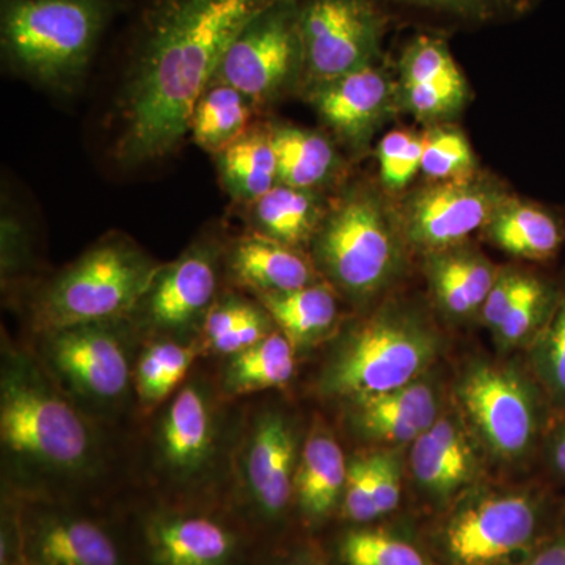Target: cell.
I'll return each instance as SVG.
<instances>
[{"label":"cell","mask_w":565,"mask_h":565,"mask_svg":"<svg viewBox=\"0 0 565 565\" xmlns=\"http://www.w3.org/2000/svg\"><path fill=\"white\" fill-rule=\"evenodd\" d=\"M280 0H145L114 104L111 156L125 169L169 158L245 25Z\"/></svg>","instance_id":"cell-1"},{"label":"cell","mask_w":565,"mask_h":565,"mask_svg":"<svg viewBox=\"0 0 565 565\" xmlns=\"http://www.w3.org/2000/svg\"><path fill=\"white\" fill-rule=\"evenodd\" d=\"M0 440L25 484H71L98 467L90 424L39 364L11 348L0 374Z\"/></svg>","instance_id":"cell-2"},{"label":"cell","mask_w":565,"mask_h":565,"mask_svg":"<svg viewBox=\"0 0 565 565\" xmlns=\"http://www.w3.org/2000/svg\"><path fill=\"white\" fill-rule=\"evenodd\" d=\"M385 193L366 181L345 182L308 247L322 280L356 308L385 297L407 267L411 247Z\"/></svg>","instance_id":"cell-3"},{"label":"cell","mask_w":565,"mask_h":565,"mask_svg":"<svg viewBox=\"0 0 565 565\" xmlns=\"http://www.w3.org/2000/svg\"><path fill=\"white\" fill-rule=\"evenodd\" d=\"M445 348L444 332L422 305L384 299L338 334L319 393L349 403L401 388L429 374Z\"/></svg>","instance_id":"cell-4"},{"label":"cell","mask_w":565,"mask_h":565,"mask_svg":"<svg viewBox=\"0 0 565 565\" xmlns=\"http://www.w3.org/2000/svg\"><path fill=\"white\" fill-rule=\"evenodd\" d=\"M117 0H2L0 43L10 68L70 95L87 76Z\"/></svg>","instance_id":"cell-5"},{"label":"cell","mask_w":565,"mask_h":565,"mask_svg":"<svg viewBox=\"0 0 565 565\" xmlns=\"http://www.w3.org/2000/svg\"><path fill=\"white\" fill-rule=\"evenodd\" d=\"M565 516L544 487H475L438 531L449 565H523Z\"/></svg>","instance_id":"cell-6"},{"label":"cell","mask_w":565,"mask_h":565,"mask_svg":"<svg viewBox=\"0 0 565 565\" xmlns=\"http://www.w3.org/2000/svg\"><path fill=\"white\" fill-rule=\"evenodd\" d=\"M452 397L476 444L497 462L523 465L544 448L555 411L527 364L468 360Z\"/></svg>","instance_id":"cell-7"},{"label":"cell","mask_w":565,"mask_h":565,"mask_svg":"<svg viewBox=\"0 0 565 565\" xmlns=\"http://www.w3.org/2000/svg\"><path fill=\"white\" fill-rule=\"evenodd\" d=\"M161 264L132 237L110 233L58 270L33 297L39 332L129 318Z\"/></svg>","instance_id":"cell-8"},{"label":"cell","mask_w":565,"mask_h":565,"mask_svg":"<svg viewBox=\"0 0 565 565\" xmlns=\"http://www.w3.org/2000/svg\"><path fill=\"white\" fill-rule=\"evenodd\" d=\"M300 0H280L253 18L223 55L212 81L243 92L259 110L300 95L305 55Z\"/></svg>","instance_id":"cell-9"},{"label":"cell","mask_w":565,"mask_h":565,"mask_svg":"<svg viewBox=\"0 0 565 565\" xmlns=\"http://www.w3.org/2000/svg\"><path fill=\"white\" fill-rule=\"evenodd\" d=\"M129 326L125 318L41 333L47 371L77 399L93 407H115L134 384Z\"/></svg>","instance_id":"cell-10"},{"label":"cell","mask_w":565,"mask_h":565,"mask_svg":"<svg viewBox=\"0 0 565 565\" xmlns=\"http://www.w3.org/2000/svg\"><path fill=\"white\" fill-rule=\"evenodd\" d=\"M392 20L379 0H300L302 90L381 63Z\"/></svg>","instance_id":"cell-11"},{"label":"cell","mask_w":565,"mask_h":565,"mask_svg":"<svg viewBox=\"0 0 565 565\" xmlns=\"http://www.w3.org/2000/svg\"><path fill=\"white\" fill-rule=\"evenodd\" d=\"M512 193L493 174L475 172L449 181H427L397 206L411 250H444L467 243Z\"/></svg>","instance_id":"cell-12"},{"label":"cell","mask_w":565,"mask_h":565,"mask_svg":"<svg viewBox=\"0 0 565 565\" xmlns=\"http://www.w3.org/2000/svg\"><path fill=\"white\" fill-rule=\"evenodd\" d=\"M223 253L225 247L207 236L189 245L174 262L161 264L129 316L134 326L166 340L202 334L206 316L218 297Z\"/></svg>","instance_id":"cell-13"},{"label":"cell","mask_w":565,"mask_h":565,"mask_svg":"<svg viewBox=\"0 0 565 565\" xmlns=\"http://www.w3.org/2000/svg\"><path fill=\"white\" fill-rule=\"evenodd\" d=\"M14 520L21 565H131L120 535L98 516L28 498Z\"/></svg>","instance_id":"cell-14"},{"label":"cell","mask_w":565,"mask_h":565,"mask_svg":"<svg viewBox=\"0 0 565 565\" xmlns=\"http://www.w3.org/2000/svg\"><path fill=\"white\" fill-rule=\"evenodd\" d=\"M300 96L338 143L355 156L401 111L396 76L382 63L303 88Z\"/></svg>","instance_id":"cell-15"},{"label":"cell","mask_w":565,"mask_h":565,"mask_svg":"<svg viewBox=\"0 0 565 565\" xmlns=\"http://www.w3.org/2000/svg\"><path fill=\"white\" fill-rule=\"evenodd\" d=\"M300 451L296 424L285 412L267 408L255 416L241 452V484L245 503L264 525L285 522L291 511Z\"/></svg>","instance_id":"cell-16"},{"label":"cell","mask_w":565,"mask_h":565,"mask_svg":"<svg viewBox=\"0 0 565 565\" xmlns=\"http://www.w3.org/2000/svg\"><path fill=\"white\" fill-rule=\"evenodd\" d=\"M221 411L210 386L189 382L167 405L156 430V459L174 484H196L221 449Z\"/></svg>","instance_id":"cell-17"},{"label":"cell","mask_w":565,"mask_h":565,"mask_svg":"<svg viewBox=\"0 0 565 565\" xmlns=\"http://www.w3.org/2000/svg\"><path fill=\"white\" fill-rule=\"evenodd\" d=\"M147 565H245L247 541L239 527L207 512L158 509L141 520Z\"/></svg>","instance_id":"cell-18"},{"label":"cell","mask_w":565,"mask_h":565,"mask_svg":"<svg viewBox=\"0 0 565 565\" xmlns=\"http://www.w3.org/2000/svg\"><path fill=\"white\" fill-rule=\"evenodd\" d=\"M396 79L401 111L423 125L451 121L471 98L470 85L448 43L429 33L407 41L397 61Z\"/></svg>","instance_id":"cell-19"},{"label":"cell","mask_w":565,"mask_h":565,"mask_svg":"<svg viewBox=\"0 0 565 565\" xmlns=\"http://www.w3.org/2000/svg\"><path fill=\"white\" fill-rule=\"evenodd\" d=\"M408 448L416 489L434 504L456 503L481 478L482 449L455 407L445 408Z\"/></svg>","instance_id":"cell-20"},{"label":"cell","mask_w":565,"mask_h":565,"mask_svg":"<svg viewBox=\"0 0 565 565\" xmlns=\"http://www.w3.org/2000/svg\"><path fill=\"white\" fill-rule=\"evenodd\" d=\"M445 412L444 393L433 379L424 377L401 388L349 401L352 433L379 448L414 444Z\"/></svg>","instance_id":"cell-21"},{"label":"cell","mask_w":565,"mask_h":565,"mask_svg":"<svg viewBox=\"0 0 565 565\" xmlns=\"http://www.w3.org/2000/svg\"><path fill=\"white\" fill-rule=\"evenodd\" d=\"M423 259L424 275L438 313L452 323L479 318L500 267L468 241L427 253Z\"/></svg>","instance_id":"cell-22"},{"label":"cell","mask_w":565,"mask_h":565,"mask_svg":"<svg viewBox=\"0 0 565 565\" xmlns=\"http://www.w3.org/2000/svg\"><path fill=\"white\" fill-rule=\"evenodd\" d=\"M230 280L258 294L288 292L321 281L310 253L247 233L225 245Z\"/></svg>","instance_id":"cell-23"},{"label":"cell","mask_w":565,"mask_h":565,"mask_svg":"<svg viewBox=\"0 0 565 565\" xmlns=\"http://www.w3.org/2000/svg\"><path fill=\"white\" fill-rule=\"evenodd\" d=\"M267 122L280 184L321 193L343 188L348 162L326 132L291 122Z\"/></svg>","instance_id":"cell-24"},{"label":"cell","mask_w":565,"mask_h":565,"mask_svg":"<svg viewBox=\"0 0 565 565\" xmlns=\"http://www.w3.org/2000/svg\"><path fill=\"white\" fill-rule=\"evenodd\" d=\"M348 468L337 438L316 426L302 444L294 487V505L307 525H321L341 508Z\"/></svg>","instance_id":"cell-25"},{"label":"cell","mask_w":565,"mask_h":565,"mask_svg":"<svg viewBox=\"0 0 565 565\" xmlns=\"http://www.w3.org/2000/svg\"><path fill=\"white\" fill-rule=\"evenodd\" d=\"M329 204L327 193L305 191L278 182L255 202L241 207L248 233L305 250L310 247L321 226Z\"/></svg>","instance_id":"cell-26"},{"label":"cell","mask_w":565,"mask_h":565,"mask_svg":"<svg viewBox=\"0 0 565 565\" xmlns=\"http://www.w3.org/2000/svg\"><path fill=\"white\" fill-rule=\"evenodd\" d=\"M481 233L514 258L548 262L564 247L565 221L550 207L511 195Z\"/></svg>","instance_id":"cell-27"},{"label":"cell","mask_w":565,"mask_h":565,"mask_svg":"<svg viewBox=\"0 0 565 565\" xmlns=\"http://www.w3.org/2000/svg\"><path fill=\"white\" fill-rule=\"evenodd\" d=\"M256 299L296 352L332 337L340 321V296L323 280L296 291L258 294Z\"/></svg>","instance_id":"cell-28"},{"label":"cell","mask_w":565,"mask_h":565,"mask_svg":"<svg viewBox=\"0 0 565 565\" xmlns=\"http://www.w3.org/2000/svg\"><path fill=\"white\" fill-rule=\"evenodd\" d=\"M223 191L237 206L255 202L278 184L269 122L256 121L214 156Z\"/></svg>","instance_id":"cell-29"},{"label":"cell","mask_w":565,"mask_h":565,"mask_svg":"<svg viewBox=\"0 0 565 565\" xmlns=\"http://www.w3.org/2000/svg\"><path fill=\"white\" fill-rule=\"evenodd\" d=\"M259 111L243 92L211 81L193 107L189 136L203 151L215 156L243 136Z\"/></svg>","instance_id":"cell-30"},{"label":"cell","mask_w":565,"mask_h":565,"mask_svg":"<svg viewBox=\"0 0 565 565\" xmlns=\"http://www.w3.org/2000/svg\"><path fill=\"white\" fill-rule=\"evenodd\" d=\"M296 364V349L277 329L258 344L228 356L222 373L223 392L241 396L278 388L291 381Z\"/></svg>","instance_id":"cell-31"},{"label":"cell","mask_w":565,"mask_h":565,"mask_svg":"<svg viewBox=\"0 0 565 565\" xmlns=\"http://www.w3.org/2000/svg\"><path fill=\"white\" fill-rule=\"evenodd\" d=\"M393 11L416 14L456 28H487L519 21L542 0H379Z\"/></svg>","instance_id":"cell-32"},{"label":"cell","mask_w":565,"mask_h":565,"mask_svg":"<svg viewBox=\"0 0 565 565\" xmlns=\"http://www.w3.org/2000/svg\"><path fill=\"white\" fill-rule=\"evenodd\" d=\"M196 351L193 343L166 338L145 348L134 370V388L140 403L152 407L166 401L184 381Z\"/></svg>","instance_id":"cell-33"},{"label":"cell","mask_w":565,"mask_h":565,"mask_svg":"<svg viewBox=\"0 0 565 565\" xmlns=\"http://www.w3.org/2000/svg\"><path fill=\"white\" fill-rule=\"evenodd\" d=\"M561 292L563 289L557 288L555 282L537 275L533 285L493 333L498 349L511 352L530 348L555 313Z\"/></svg>","instance_id":"cell-34"},{"label":"cell","mask_w":565,"mask_h":565,"mask_svg":"<svg viewBox=\"0 0 565 565\" xmlns=\"http://www.w3.org/2000/svg\"><path fill=\"white\" fill-rule=\"evenodd\" d=\"M526 351L527 367L544 390L553 411L565 415V289L552 319Z\"/></svg>","instance_id":"cell-35"},{"label":"cell","mask_w":565,"mask_h":565,"mask_svg":"<svg viewBox=\"0 0 565 565\" xmlns=\"http://www.w3.org/2000/svg\"><path fill=\"white\" fill-rule=\"evenodd\" d=\"M341 565H434L414 542L374 527H355L338 542Z\"/></svg>","instance_id":"cell-36"},{"label":"cell","mask_w":565,"mask_h":565,"mask_svg":"<svg viewBox=\"0 0 565 565\" xmlns=\"http://www.w3.org/2000/svg\"><path fill=\"white\" fill-rule=\"evenodd\" d=\"M424 134L422 172L427 181H449L478 172V162L467 136L456 126H429Z\"/></svg>","instance_id":"cell-37"},{"label":"cell","mask_w":565,"mask_h":565,"mask_svg":"<svg viewBox=\"0 0 565 565\" xmlns=\"http://www.w3.org/2000/svg\"><path fill=\"white\" fill-rule=\"evenodd\" d=\"M424 134L394 129L385 134L375 148L379 180L386 193L404 192L422 172Z\"/></svg>","instance_id":"cell-38"},{"label":"cell","mask_w":565,"mask_h":565,"mask_svg":"<svg viewBox=\"0 0 565 565\" xmlns=\"http://www.w3.org/2000/svg\"><path fill=\"white\" fill-rule=\"evenodd\" d=\"M340 509L344 519L355 525H367L381 519L375 508L373 452L349 460L348 479Z\"/></svg>","instance_id":"cell-39"},{"label":"cell","mask_w":565,"mask_h":565,"mask_svg":"<svg viewBox=\"0 0 565 565\" xmlns=\"http://www.w3.org/2000/svg\"><path fill=\"white\" fill-rule=\"evenodd\" d=\"M535 277L537 275L515 269V267H500L498 269L497 278H494L484 307H482L481 315H479V319L490 332H497L498 327L504 322L515 303L522 299L523 294L533 285Z\"/></svg>","instance_id":"cell-40"},{"label":"cell","mask_w":565,"mask_h":565,"mask_svg":"<svg viewBox=\"0 0 565 565\" xmlns=\"http://www.w3.org/2000/svg\"><path fill=\"white\" fill-rule=\"evenodd\" d=\"M262 308V303H253L236 292L218 296L204 321L202 340L212 349L223 338L228 337L241 323L252 318Z\"/></svg>","instance_id":"cell-41"},{"label":"cell","mask_w":565,"mask_h":565,"mask_svg":"<svg viewBox=\"0 0 565 565\" xmlns=\"http://www.w3.org/2000/svg\"><path fill=\"white\" fill-rule=\"evenodd\" d=\"M374 455L375 508L379 516L396 511L403 494L404 465L399 448H379Z\"/></svg>","instance_id":"cell-42"},{"label":"cell","mask_w":565,"mask_h":565,"mask_svg":"<svg viewBox=\"0 0 565 565\" xmlns=\"http://www.w3.org/2000/svg\"><path fill=\"white\" fill-rule=\"evenodd\" d=\"M29 236L24 223L14 212H2V275L3 278L20 273L28 266Z\"/></svg>","instance_id":"cell-43"},{"label":"cell","mask_w":565,"mask_h":565,"mask_svg":"<svg viewBox=\"0 0 565 565\" xmlns=\"http://www.w3.org/2000/svg\"><path fill=\"white\" fill-rule=\"evenodd\" d=\"M545 460L555 478L565 482V416L546 435Z\"/></svg>","instance_id":"cell-44"},{"label":"cell","mask_w":565,"mask_h":565,"mask_svg":"<svg viewBox=\"0 0 565 565\" xmlns=\"http://www.w3.org/2000/svg\"><path fill=\"white\" fill-rule=\"evenodd\" d=\"M523 565H565V519Z\"/></svg>","instance_id":"cell-45"},{"label":"cell","mask_w":565,"mask_h":565,"mask_svg":"<svg viewBox=\"0 0 565 565\" xmlns=\"http://www.w3.org/2000/svg\"><path fill=\"white\" fill-rule=\"evenodd\" d=\"M270 565H327L321 553L311 546H300V548L292 550L286 553L278 559H275Z\"/></svg>","instance_id":"cell-46"}]
</instances>
